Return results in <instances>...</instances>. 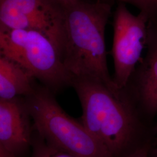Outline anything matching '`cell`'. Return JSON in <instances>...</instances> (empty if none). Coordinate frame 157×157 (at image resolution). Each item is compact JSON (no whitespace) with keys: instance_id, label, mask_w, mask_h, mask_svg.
Returning a JSON list of instances; mask_svg holds the SVG:
<instances>
[{"instance_id":"cell-7","label":"cell","mask_w":157,"mask_h":157,"mask_svg":"<svg viewBox=\"0 0 157 157\" xmlns=\"http://www.w3.org/2000/svg\"><path fill=\"white\" fill-rule=\"evenodd\" d=\"M146 48L124 89L139 112L152 116L157 113V19L148 21Z\"/></svg>"},{"instance_id":"cell-4","label":"cell","mask_w":157,"mask_h":157,"mask_svg":"<svg viewBox=\"0 0 157 157\" xmlns=\"http://www.w3.org/2000/svg\"><path fill=\"white\" fill-rule=\"evenodd\" d=\"M0 55L21 65L55 94L71 86L73 76L56 45L40 32L0 28Z\"/></svg>"},{"instance_id":"cell-5","label":"cell","mask_w":157,"mask_h":157,"mask_svg":"<svg viewBox=\"0 0 157 157\" xmlns=\"http://www.w3.org/2000/svg\"><path fill=\"white\" fill-rule=\"evenodd\" d=\"M148 18L140 12L135 15L124 3L119 2L113 17V44L111 54L113 61V80L124 89L135 71L146 48Z\"/></svg>"},{"instance_id":"cell-13","label":"cell","mask_w":157,"mask_h":157,"mask_svg":"<svg viewBox=\"0 0 157 157\" xmlns=\"http://www.w3.org/2000/svg\"><path fill=\"white\" fill-rule=\"evenodd\" d=\"M0 157H19L14 153L7 150L4 147L0 145Z\"/></svg>"},{"instance_id":"cell-10","label":"cell","mask_w":157,"mask_h":157,"mask_svg":"<svg viewBox=\"0 0 157 157\" xmlns=\"http://www.w3.org/2000/svg\"><path fill=\"white\" fill-rule=\"evenodd\" d=\"M31 157H78L56 149L48 144L36 132L34 131Z\"/></svg>"},{"instance_id":"cell-11","label":"cell","mask_w":157,"mask_h":157,"mask_svg":"<svg viewBox=\"0 0 157 157\" xmlns=\"http://www.w3.org/2000/svg\"><path fill=\"white\" fill-rule=\"evenodd\" d=\"M135 6L146 15L149 20L157 19V0H116Z\"/></svg>"},{"instance_id":"cell-1","label":"cell","mask_w":157,"mask_h":157,"mask_svg":"<svg viewBox=\"0 0 157 157\" xmlns=\"http://www.w3.org/2000/svg\"><path fill=\"white\" fill-rule=\"evenodd\" d=\"M62 14L59 55L73 77L96 78L118 87L107 65L105 29L111 6L102 0H56Z\"/></svg>"},{"instance_id":"cell-6","label":"cell","mask_w":157,"mask_h":157,"mask_svg":"<svg viewBox=\"0 0 157 157\" xmlns=\"http://www.w3.org/2000/svg\"><path fill=\"white\" fill-rule=\"evenodd\" d=\"M0 28L40 32L59 54L62 14L56 0H0Z\"/></svg>"},{"instance_id":"cell-8","label":"cell","mask_w":157,"mask_h":157,"mask_svg":"<svg viewBox=\"0 0 157 157\" xmlns=\"http://www.w3.org/2000/svg\"><path fill=\"white\" fill-rule=\"evenodd\" d=\"M34 131L25 97L0 100V145L26 157L32 150Z\"/></svg>"},{"instance_id":"cell-2","label":"cell","mask_w":157,"mask_h":157,"mask_svg":"<svg viewBox=\"0 0 157 157\" xmlns=\"http://www.w3.org/2000/svg\"><path fill=\"white\" fill-rule=\"evenodd\" d=\"M71 87L82 108L80 122L112 157H126L139 147V111L124 88L82 77H73Z\"/></svg>"},{"instance_id":"cell-12","label":"cell","mask_w":157,"mask_h":157,"mask_svg":"<svg viewBox=\"0 0 157 157\" xmlns=\"http://www.w3.org/2000/svg\"><path fill=\"white\" fill-rule=\"evenodd\" d=\"M148 148L147 146H141L130 153L126 157H148Z\"/></svg>"},{"instance_id":"cell-3","label":"cell","mask_w":157,"mask_h":157,"mask_svg":"<svg viewBox=\"0 0 157 157\" xmlns=\"http://www.w3.org/2000/svg\"><path fill=\"white\" fill-rule=\"evenodd\" d=\"M34 130L50 146L78 157H112L80 120L65 112L56 94L41 84L25 97Z\"/></svg>"},{"instance_id":"cell-9","label":"cell","mask_w":157,"mask_h":157,"mask_svg":"<svg viewBox=\"0 0 157 157\" xmlns=\"http://www.w3.org/2000/svg\"><path fill=\"white\" fill-rule=\"evenodd\" d=\"M36 80L21 65L0 55V100L32 94L37 84Z\"/></svg>"}]
</instances>
